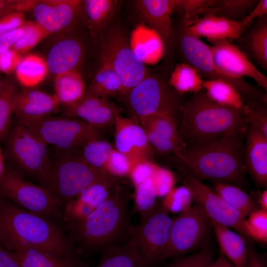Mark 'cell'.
<instances>
[{"instance_id": "1", "label": "cell", "mask_w": 267, "mask_h": 267, "mask_svg": "<svg viewBox=\"0 0 267 267\" xmlns=\"http://www.w3.org/2000/svg\"><path fill=\"white\" fill-rule=\"evenodd\" d=\"M60 222L24 210L0 196V243L12 251L26 245L47 252L74 267H88Z\"/></svg>"}, {"instance_id": "2", "label": "cell", "mask_w": 267, "mask_h": 267, "mask_svg": "<svg viewBox=\"0 0 267 267\" xmlns=\"http://www.w3.org/2000/svg\"><path fill=\"white\" fill-rule=\"evenodd\" d=\"M129 189L124 184L115 194L82 221L62 223L79 254H100L119 246L131 237L134 225L130 220Z\"/></svg>"}, {"instance_id": "3", "label": "cell", "mask_w": 267, "mask_h": 267, "mask_svg": "<svg viewBox=\"0 0 267 267\" xmlns=\"http://www.w3.org/2000/svg\"><path fill=\"white\" fill-rule=\"evenodd\" d=\"M243 135L220 137L186 147L174 155L177 165L201 180L247 185Z\"/></svg>"}, {"instance_id": "4", "label": "cell", "mask_w": 267, "mask_h": 267, "mask_svg": "<svg viewBox=\"0 0 267 267\" xmlns=\"http://www.w3.org/2000/svg\"><path fill=\"white\" fill-rule=\"evenodd\" d=\"M242 109L219 104L203 89L181 107L178 136L186 147L220 137L244 136L249 126Z\"/></svg>"}, {"instance_id": "5", "label": "cell", "mask_w": 267, "mask_h": 267, "mask_svg": "<svg viewBox=\"0 0 267 267\" xmlns=\"http://www.w3.org/2000/svg\"><path fill=\"white\" fill-rule=\"evenodd\" d=\"M80 151L60 153L51 160L47 190L62 210L90 185L115 177L89 165Z\"/></svg>"}, {"instance_id": "6", "label": "cell", "mask_w": 267, "mask_h": 267, "mask_svg": "<svg viewBox=\"0 0 267 267\" xmlns=\"http://www.w3.org/2000/svg\"><path fill=\"white\" fill-rule=\"evenodd\" d=\"M47 145L28 128L18 124L11 131L6 146L10 167L27 180L46 190L51 160Z\"/></svg>"}, {"instance_id": "7", "label": "cell", "mask_w": 267, "mask_h": 267, "mask_svg": "<svg viewBox=\"0 0 267 267\" xmlns=\"http://www.w3.org/2000/svg\"><path fill=\"white\" fill-rule=\"evenodd\" d=\"M132 119L138 121L149 116H157L177 124L183 104L181 95L159 75L149 73L128 93L122 101Z\"/></svg>"}, {"instance_id": "8", "label": "cell", "mask_w": 267, "mask_h": 267, "mask_svg": "<svg viewBox=\"0 0 267 267\" xmlns=\"http://www.w3.org/2000/svg\"><path fill=\"white\" fill-rule=\"evenodd\" d=\"M18 124L28 128L47 145L54 146L60 153L81 151L89 141L100 138L98 128L68 116L50 115Z\"/></svg>"}, {"instance_id": "9", "label": "cell", "mask_w": 267, "mask_h": 267, "mask_svg": "<svg viewBox=\"0 0 267 267\" xmlns=\"http://www.w3.org/2000/svg\"><path fill=\"white\" fill-rule=\"evenodd\" d=\"M180 47L187 63L195 67L206 80H222L231 84L238 91L245 104H266L267 94L243 78L229 75L215 63L211 46L200 39L181 30Z\"/></svg>"}, {"instance_id": "10", "label": "cell", "mask_w": 267, "mask_h": 267, "mask_svg": "<svg viewBox=\"0 0 267 267\" xmlns=\"http://www.w3.org/2000/svg\"><path fill=\"white\" fill-rule=\"evenodd\" d=\"M0 196L28 211L63 222L62 209L44 187L26 180L10 166L0 181Z\"/></svg>"}, {"instance_id": "11", "label": "cell", "mask_w": 267, "mask_h": 267, "mask_svg": "<svg viewBox=\"0 0 267 267\" xmlns=\"http://www.w3.org/2000/svg\"><path fill=\"white\" fill-rule=\"evenodd\" d=\"M139 217L131 237L149 267H155L163 261L173 219L162 202H156L151 210Z\"/></svg>"}, {"instance_id": "12", "label": "cell", "mask_w": 267, "mask_h": 267, "mask_svg": "<svg viewBox=\"0 0 267 267\" xmlns=\"http://www.w3.org/2000/svg\"><path fill=\"white\" fill-rule=\"evenodd\" d=\"M211 227L209 219L195 204L173 219L162 260L184 256L199 247Z\"/></svg>"}, {"instance_id": "13", "label": "cell", "mask_w": 267, "mask_h": 267, "mask_svg": "<svg viewBox=\"0 0 267 267\" xmlns=\"http://www.w3.org/2000/svg\"><path fill=\"white\" fill-rule=\"evenodd\" d=\"M102 59L110 64L121 81L122 89L118 97L122 101L149 73L144 63L133 51L130 42L118 30L112 31L105 38Z\"/></svg>"}, {"instance_id": "14", "label": "cell", "mask_w": 267, "mask_h": 267, "mask_svg": "<svg viewBox=\"0 0 267 267\" xmlns=\"http://www.w3.org/2000/svg\"><path fill=\"white\" fill-rule=\"evenodd\" d=\"M186 185L190 190L193 200L199 205L210 221L233 229L246 239H249L246 229L245 216L227 204L214 190L202 183L186 170L177 165Z\"/></svg>"}, {"instance_id": "15", "label": "cell", "mask_w": 267, "mask_h": 267, "mask_svg": "<svg viewBox=\"0 0 267 267\" xmlns=\"http://www.w3.org/2000/svg\"><path fill=\"white\" fill-rule=\"evenodd\" d=\"M114 125L115 149L129 156L134 163L153 162V152L146 133L139 123L119 115Z\"/></svg>"}, {"instance_id": "16", "label": "cell", "mask_w": 267, "mask_h": 267, "mask_svg": "<svg viewBox=\"0 0 267 267\" xmlns=\"http://www.w3.org/2000/svg\"><path fill=\"white\" fill-rule=\"evenodd\" d=\"M211 46L213 60L222 71L238 78L248 77L267 89V78L262 74L239 48L228 41H221Z\"/></svg>"}, {"instance_id": "17", "label": "cell", "mask_w": 267, "mask_h": 267, "mask_svg": "<svg viewBox=\"0 0 267 267\" xmlns=\"http://www.w3.org/2000/svg\"><path fill=\"white\" fill-rule=\"evenodd\" d=\"M138 123L146 133L154 156L174 155L186 148L178 136L175 122L152 115L140 119Z\"/></svg>"}, {"instance_id": "18", "label": "cell", "mask_w": 267, "mask_h": 267, "mask_svg": "<svg viewBox=\"0 0 267 267\" xmlns=\"http://www.w3.org/2000/svg\"><path fill=\"white\" fill-rule=\"evenodd\" d=\"M82 3L79 0H36L32 10L35 22L51 34L69 26Z\"/></svg>"}, {"instance_id": "19", "label": "cell", "mask_w": 267, "mask_h": 267, "mask_svg": "<svg viewBox=\"0 0 267 267\" xmlns=\"http://www.w3.org/2000/svg\"><path fill=\"white\" fill-rule=\"evenodd\" d=\"M135 5L142 20L158 36L165 52L169 51L174 42L171 15L176 0H139Z\"/></svg>"}, {"instance_id": "20", "label": "cell", "mask_w": 267, "mask_h": 267, "mask_svg": "<svg viewBox=\"0 0 267 267\" xmlns=\"http://www.w3.org/2000/svg\"><path fill=\"white\" fill-rule=\"evenodd\" d=\"M121 111L108 99L87 94L78 102L65 108L66 116L81 119L98 129L114 125Z\"/></svg>"}, {"instance_id": "21", "label": "cell", "mask_w": 267, "mask_h": 267, "mask_svg": "<svg viewBox=\"0 0 267 267\" xmlns=\"http://www.w3.org/2000/svg\"><path fill=\"white\" fill-rule=\"evenodd\" d=\"M60 104L54 94L38 89H26L17 93L13 113L18 123H20L50 116Z\"/></svg>"}, {"instance_id": "22", "label": "cell", "mask_w": 267, "mask_h": 267, "mask_svg": "<svg viewBox=\"0 0 267 267\" xmlns=\"http://www.w3.org/2000/svg\"><path fill=\"white\" fill-rule=\"evenodd\" d=\"M181 30L199 39L206 38L214 44L238 39L244 29L241 21L232 20L209 13L189 26H183Z\"/></svg>"}, {"instance_id": "23", "label": "cell", "mask_w": 267, "mask_h": 267, "mask_svg": "<svg viewBox=\"0 0 267 267\" xmlns=\"http://www.w3.org/2000/svg\"><path fill=\"white\" fill-rule=\"evenodd\" d=\"M244 153L246 169L260 187L267 184V136L257 129L249 126L246 134Z\"/></svg>"}, {"instance_id": "24", "label": "cell", "mask_w": 267, "mask_h": 267, "mask_svg": "<svg viewBox=\"0 0 267 267\" xmlns=\"http://www.w3.org/2000/svg\"><path fill=\"white\" fill-rule=\"evenodd\" d=\"M83 55L80 43L73 38L63 39L50 49L45 60L48 70L56 76L77 70Z\"/></svg>"}, {"instance_id": "25", "label": "cell", "mask_w": 267, "mask_h": 267, "mask_svg": "<svg viewBox=\"0 0 267 267\" xmlns=\"http://www.w3.org/2000/svg\"><path fill=\"white\" fill-rule=\"evenodd\" d=\"M221 252L236 267H246L248 249L247 240L229 227L210 221Z\"/></svg>"}, {"instance_id": "26", "label": "cell", "mask_w": 267, "mask_h": 267, "mask_svg": "<svg viewBox=\"0 0 267 267\" xmlns=\"http://www.w3.org/2000/svg\"><path fill=\"white\" fill-rule=\"evenodd\" d=\"M96 267H149L131 236L124 243L101 254Z\"/></svg>"}, {"instance_id": "27", "label": "cell", "mask_w": 267, "mask_h": 267, "mask_svg": "<svg viewBox=\"0 0 267 267\" xmlns=\"http://www.w3.org/2000/svg\"><path fill=\"white\" fill-rule=\"evenodd\" d=\"M54 90L56 97L65 106L78 102L87 92L84 80L78 70L56 76Z\"/></svg>"}, {"instance_id": "28", "label": "cell", "mask_w": 267, "mask_h": 267, "mask_svg": "<svg viewBox=\"0 0 267 267\" xmlns=\"http://www.w3.org/2000/svg\"><path fill=\"white\" fill-rule=\"evenodd\" d=\"M102 61L86 94L107 99L119 96L122 89L121 81L110 64L104 59Z\"/></svg>"}, {"instance_id": "29", "label": "cell", "mask_w": 267, "mask_h": 267, "mask_svg": "<svg viewBox=\"0 0 267 267\" xmlns=\"http://www.w3.org/2000/svg\"><path fill=\"white\" fill-rule=\"evenodd\" d=\"M168 81L172 88L181 96L203 89V80L198 71L186 62L176 64Z\"/></svg>"}, {"instance_id": "30", "label": "cell", "mask_w": 267, "mask_h": 267, "mask_svg": "<svg viewBox=\"0 0 267 267\" xmlns=\"http://www.w3.org/2000/svg\"><path fill=\"white\" fill-rule=\"evenodd\" d=\"M48 71L45 60L35 54L22 57L15 70L17 80L27 88L35 87L41 83Z\"/></svg>"}, {"instance_id": "31", "label": "cell", "mask_w": 267, "mask_h": 267, "mask_svg": "<svg viewBox=\"0 0 267 267\" xmlns=\"http://www.w3.org/2000/svg\"><path fill=\"white\" fill-rule=\"evenodd\" d=\"M12 251L21 267H74L64 260L33 247L19 245Z\"/></svg>"}, {"instance_id": "32", "label": "cell", "mask_w": 267, "mask_h": 267, "mask_svg": "<svg viewBox=\"0 0 267 267\" xmlns=\"http://www.w3.org/2000/svg\"><path fill=\"white\" fill-rule=\"evenodd\" d=\"M214 189L227 204L246 217L258 209L253 198L236 185L214 183Z\"/></svg>"}, {"instance_id": "33", "label": "cell", "mask_w": 267, "mask_h": 267, "mask_svg": "<svg viewBox=\"0 0 267 267\" xmlns=\"http://www.w3.org/2000/svg\"><path fill=\"white\" fill-rule=\"evenodd\" d=\"M203 87L209 97L219 104L236 109H242L245 105L236 89L224 81L206 79Z\"/></svg>"}, {"instance_id": "34", "label": "cell", "mask_w": 267, "mask_h": 267, "mask_svg": "<svg viewBox=\"0 0 267 267\" xmlns=\"http://www.w3.org/2000/svg\"><path fill=\"white\" fill-rule=\"evenodd\" d=\"M83 3L89 26L95 32L105 26L118 5V1L115 0H85Z\"/></svg>"}, {"instance_id": "35", "label": "cell", "mask_w": 267, "mask_h": 267, "mask_svg": "<svg viewBox=\"0 0 267 267\" xmlns=\"http://www.w3.org/2000/svg\"><path fill=\"white\" fill-rule=\"evenodd\" d=\"M123 182L119 178L94 183L87 187L77 198L94 209L117 192Z\"/></svg>"}, {"instance_id": "36", "label": "cell", "mask_w": 267, "mask_h": 267, "mask_svg": "<svg viewBox=\"0 0 267 267\" xmlns=\"http://www.w3.org/2000/svg\"><path fill=\"white\" fill-rule=\"evenodd\" d=\"M18 92L10 78L2 80L0 88V140L7 132L13 113L14 101Z\"/></svg>"}, {"instance_id": "37", "label": "cell", "mask_w": 267, "mask_h": 267, "mask_svg": "<svg viewBox=\"0 0 267 267\" xmlns=\"http://www.w3.org/2000/svg\"><path fill=\"white\" fill-rule=\"evenodd\" d=\"M257 2V0H213L205 13L237 21V18L244 16Z\"/></svg>"}, {"instance_id": "38", "label": "cell", "mask_w": 267, "mask_h": 267, "mask_svg": "<svg viewBox=\"0 0 267 267\" xmlns=\"http://www.w3.org/2000/svg\"><path fill=\"white\" fill-rule=\"evenodd\" d=\"M158 36L152 29L145 27L136 29L133 35L131 46L135 55L144 63L157 51Z\"/></svg>"}, {"instance_id": "39", "label": "cell", "mask_w": 267, "mask_h": 267, "mask_svg": "<svg viewBox=\"0 0 267 267\" xmlns=\"http://www.w3.org/2000/svg\"><path fill=\"white\" fill-rule=\"evenodd\" d=\"M113 149L109 142L98 138L88 142L83 147L80 153L84 160L89 165L104 170L105 165Z\"/></svg>"}, {"instance_id": "40", "label": "cell", "mask_w": 267, "mask_h": 267, "mask_svg": "<svg viewBox=\"0 0 267 267\" xmlns=\"http://www.w3.org/2000/svg\"><path fill=\"white\" fill-rule=\"evenodd\" d=\"M135 187L133 212L138 213L140 216L154 207L156 203L157 195L151 178L146 179Z\"/></svg>"}, {"instance_id": "41", "label": "cell", "mask_w": 267, "mask_h": 267, "mask_svg": "<svg viewBox=\"0 0 267 267\" xmlns=\"http://www.w3.org/2000/svg\"><path fill=\"white\" fill-rule=\"evenodd\" d=\"M49 35L36 22L27 21L23 34L11 48L21 54L30 50Z\"/></svg>"}, {"instance_id": "42", "label": "cell", "mask_w": 267, "mask_h": 267, "mask_svg": "<svg viewBox=\"0 0 267 267\" xmlns=\"http://www.w3.org/2000/svg\"><path fill=\"white\" fill-rule=\"evenodd\" d=\"M249 46L252 54L261 66L267 69V24L264 21L252 31Z\"/></svg>"}, {"instance_id": "43", "label": "cell", "mask_w": 267, "mask_h": 267, "mask_svg": "<svg viewBox=\"0 0 267 267\" xmlns=\"http://www.w3.org/2000/svg\"><path fill=\"white\" fill-rule=\"evenodd\" d=\"M247 237L263 243L267 242V210L258 208L246 219Z\"/></svg>"}, {"instance_id": "44", "label": "cell", "mask_w": 267, "mask_h": 267, "mask_svg": "<svg viewBox=\"0 0 267 267\" xmlns=\"http://www.w3.org/2000/svg\"><path fill=\"white\" fill-rule=\"evenodd\" d=\"M192 200L190 190L184 185L173 188L162 202L169 212L181 213L191 205Z\"/></svg>"}, {"instance_id": "45", "label": "cell", "mask_w": 267, "mask_h": 267, "mask_svg": "<svg viewBox=\"0 0 267 267\" xmlns=\"http://www.w3.org/2000/svg\"><path fill=\"white\" fill-rule=\"evenodd\" d=\"M134 163L129 156L113 149L104 170L114 177L121 178L129 175Z\"/></svg>"}, {"instance_id": "46", "label": "cell", "mask_w": 267, "mask_h": 267, "mask_svg": "<svg viewBox=\"0 0 267 267\" xmlns=\"http://www.w3.org/2000/svg\"><path fill=\"white\" fill-rule=\"evenodd\" d=\"M214 261L212 250L205 248L189 255L176 259L167 267H209Z\"/></svg>"}, {"instance_id": "47", "label": "cell", "mask_w": 267, "mask_h": 267, "mask_svg": "<svg viewBox=\"0 0 267 267\" xmlns=\"http://www.w3.org/2000/svg\"><path fill=\"white\" fill-rule=\"evenodd\" d=\"M242 110L248 125L257 129L267 136L266 104H245Z\"/></svg>"}, {"instance_id": "48", "label": "cell", "mask_w": 267, "mask_h": 267, "mask_svg": "<svg viewBox=\"0 0 267 267\" xmlns=\"http://www.w3.org/2000/svg\"><path fill=\"white\" fill-rule=\"evenodd\" d=\"M213 0H176L177 7L183 10L185 15V22L183 26H189L198 18V15L205 13L207 9L212 4Z\"/></svg>"}, {"instance_id": "49", "label": "cell", "mask_w": 267, "mask_h": 267, "mask_svg": "<svg viewBox=\"0 0 267 267\" xmlns=\"http://www.w3.org/2000/svg\"><path fill=\"white\" fill-rule=\"evenodd\" d=\"M94 210L89 205L76 198L63 209V222L73 223L82 221Z\"/></svg>"}, {"instance_id": "50", "label": "cell", "mask_w": 267, "mask_h": 267, "mask_svg": "<svg viewBox=\"0 0 267 267\" xmlns=\"http://www.w3.org/2000/svg\"><path fill=\"white\" fill-rule=\"evenodd\" d=\"M151 178L157 196H166L173 188L175 177L168 169L157 165Z\"/></svg>"}, {"instance_id": "51", "label": "cell", "mask_w": 267, "mask_h": 267, "mask_svg": "<svg viewBox=\"0 0 267 267\" xmlns=\"http://www.w3.org/2000/svg\"><path fill=\"white\" fill-rule=\"evenodd\" d=\"M156 166L149 161H141L134 163L129 176L134 186L151 178Z\"/></svg>"}, {"instance_id": "52", "label": "cell", "mask_w": 267, "mask_h": 267, "mask_svg": "<svg viewBox=\"0 0 267 267\" xmlns=\"http://www.w3.org/2000/svg\"><path fill=\"white\" fill-rule=\"evenodd\" d=\"M26 21L22 12L13 11L0 18V35L17 29Z\"/></svg>"}, {"instance_id": "53", "label": "cell", "mask_w": 267, "mask_h": 267, "mask_svg": "<svg viewBox=\"0 0 267 267\" xmlns=\"http://www.w3.org/2000/svg\"><path fill=\"white\" fill-rule=\"evenodd\" d=\"M22 57L21 54L12 48L0 54V71L6 74L15 71Z\"/></svg>"}, {"instance_id": "54", "label": "cell", "mask_w": 267, "mask_h": 267, "mask_svg": "<svg viewBox=\"0 0 267 267\" xmlns=\"http://www.w3.org/2000/svg\"><path fill=\"white\" fill-rule=\"evenodd\" d=\"M34 0H0V18L13 11L32 9Z\"/></svg>"}, {"instance_id": "55", "label": "cell", "mask_w": 267, "mask_h": 267, "mask_svg": "<svg viewBox=\"0 0 267 267\" xmlns=\"http://www.w3.org/2000/svg\"><path fill=\"white\" fill-rule=\"evenodd\" d=\"M24 30L25 24L17 29L0 35V54L11 49L22 36Z\"/></svg>"}, {"instance_id": "56", "label": "cell", "mask_w": 267, "mask_h": 267, "mask_svg": "<svg viewBox=\"0 0 267 267\" xmlns=\"http://www.w3.org/2000/svg\"><path fill=\"white\" fill-rule=\"evenodd\" d=\"M248 255L246 267H267V257L265 254L257 252L249 239L247 240Z\"/></svg>"}, {"instance_id": "57", "label": "cell", "mask_w": 267, "mask_h": 267, "mask_svg": "<svg viewBox=\"0 0 267 267\" xmlns=\"http://www.w3.org/2000/svg\"><path fill=\"white\" fill-rule=\"evenodd\" d=\"M267 13V0H260L251 10L249 14L245 15L241 21L243 28H245L257 18H261Z\"/></svg>"}, {"instance_id": "58", "label": "cell", "mask_w": 267, "mask_h": 267, "mask_svg": "<svg viewBox=\"0 0 267 267\" xmlns=\"http://www.w3.org/2000/svg\"><path fill=\"white\" fill-rule=\"evenodd\" d=\"M0 267H21L14 252L0 243Z\"/></svg>"}, {"instance_id": "59", "label": "cell", "mask_w": 267, "mask_h": 267, "mask_svg": "<svg viewBox=\"0 0 267 267\" xmlns=\"http://www.w3.org/2000/svg\"><path fill=\"white\" fill-rule=\"evenodd\" d=\"M209 267H236L221 252Z\"/></svg>"}, {"instance_id": "60", "label": "cell", "mask_w": 267, "mask_h": 267, "mask_svg": "<svg viewBox=\"0 0 267 267\" xmlns=\"http://www.w3.org/2000/svg\"><path fill=\"white\" fill-rule=\"evenodd\" d=\"M258 204L260 206V208L267 210V190H264L261 194L258 199Z\"/></svg>"}, {"instance_id": "61", "label": "cell", "mask_w": 267, "mask_h": 267, "mask_svg": "<svg viewBox=\"0 0 267 267\" xmlns=\"http://www.w3.org/2000/svg\"><path fill=\"white\" fill-rule=\"evenodd\" d=\"M6 170L4 164V157L0 148V181L4 176Z\"/></svg>"}, {"instance_id": "62", "label": "cell", "mask_w": 267, "mask_h": 267, "mask_svg": "<svg viewBox=\"0 0 267 267\" xmlns=\"http://www.w3.org/2000/svg\"><path fill=\"white\" fill-rule=\"evenodd\" d=\"M1 81H2V80H0V87H1Z\"/></svg>"}]
</instances>
